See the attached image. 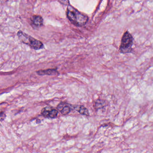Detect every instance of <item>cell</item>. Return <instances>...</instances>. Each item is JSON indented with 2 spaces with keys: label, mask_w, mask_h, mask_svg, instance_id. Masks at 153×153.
<instances>
[{
  "label": "cell",
  "mask_w": 153,
  "mask_h": 153,
  "mask_svg": "<svg viewBox=\"0 0 153 153\" xmlns=\"http://www.w3.org/2000/svg\"><path fill=\"white\" fill-rule=\"evenodd\" d=\"M67 17L71 23L77 26H83L88 21V18L71 6L68 7Z\"/></svg>",
  "instance_id": "obj_1"
},
{
  "label": "cell",
  "mask_w": 153,
  "mask_h": 153,
  "mask_svg": "<svg viewBox=\"0 0 153 153\" xmlns=\"http://www.w3.org/2000/svg\"><path fill=\"white\" fill-rule=\"evenodd\" d=\"M17 35L19 39L23 43L29 45L31 48L34 50H39L43 49L44 47L42 42L33 38L22 31H19Z\"/></svg>",
  "instance_id": "obj_2"
},
{
  "label": "cell",
  "mask_w": 153,
  "mask_h": 153,
  "mask_svg": "<svg viewBox=\"0 0 153 153\" xmlns=\"http://www.w3.org/2000/svg\"><path fill=\"white\" fill-rule=\"evenodd\" d=\"M133 38L129 32L124 33L122 39L121 43L120 46V51L122 53L130 52L132 49Z\"/></svg>",
  "instance_id": "obj_3"
},
{
  "label": "cell",
  "mask_w": 153,
  "mask_h": 153,
  "mask_svg": "<svg viewBox=\"0 0 153 153\" xmlns=\"http://www.w3.org/2000/svg\"><path fill=\"white\" fill-rule=\"evenodd\" d=\"M57 108L58 110H59L61 113L63 115H67L71 111L70 106L67 103L64 102H61L57 106Z\"/></svg>",
  "instance_id": "obj_4"
},
{
  "label": "cell",
  "mask_w": 153,
  "mask_h": 153,
  "mask_svg": "<svg viewBox=\"0 0 153 153\" xmlns=\"http://www.w3.org/2000/svg\"><path fill=\"white\" fill-rule=\"evenodd\" d=\"M36 73L40 76L48 75V76H55L59 75V72L56 69H49L45 70H39Z\"/></svg>",
  "instance_id": "obj_5"
},
{
  "label": "cell",
  "mask_w": 153,
  "mask_h": 153,
  "mask_svg": "<svg viewBox=\"0 0 153 153\" xmlns=\"http://www.w3.org/2000/svg\"><path fill=\"white\" fill-rule=\"evenodd\" d=\"M71 105L74 110L78 112L80 114L83 115H86V116L89 115V112L88 109L83 105Z\"/></svg>",
  "instance_id": "obj_6"
},
{
  "label": "cell",
  "mask_w": 153,
  "mask_h": 153,
  "mask_svg": "<svg viewBox=\"0 0 153 153\" xmlns=\"http://www.w3.org/2000/svg\"><path fill=\"white\" fill-rule=\"evenodd\" d=\"M31 21L34 25L36 27L42 26L43 25V19L40 16H33L31 19Z\"/></svg>",
  "instance_id": "obj_7"
},
{
  "label": "cell",
  "mask_w": 153,
  "mask_h": 153,
  "mask_svg": "<svg viewBox=\"0 0 153 153\" xmlns=\"http://www.w3.org/2000/svg\"><path fill=\"white\" fill-rule=\"evenodd\" d=\"M106 105L105 100L102 99H97L95 102V109L97 110L102 109Z\"/></svg>",
  "instance_id": "obj_8"
},
{
  "label": "cell",
  "mask_w": 153,
  "mask_h": 153,
  "mask_svg": "<svg viewBox=\"0 0 153 153\" xmlns=\"http://www.w3.org/2000/svg\"><path fill=\"white\" fill-rule=\"evenodd\" d=\"M58 114H59V111L58 110L51 108L49 111L48 118H51V119L56 118L58 116Z\"/></svg>",
  "instance_id": "obj_9"
},
{
  "label": "cell",
  "mask_w": 153,
  "mask_h": 153,
  "mask_svg": "<svg viewBox=\"0 0 153 153\" xmlns=\"http://www.w3.org/2000/svg\"><path fill=\"white\" fill-rule=\"evenodd\" d=\"M6 115L4 113L0 112V120L2 121L5 120Z\"/></svg>",
  "instance_id": "obj_10"
},
{
  "label": "cell",
  "mask_w": 153,
  "mask_h": 153,
  "mask_svg": "<svg viewBox=\"0 0 153 153\" xmlns=\"http://www.w3.org/2000/svg\"><path fill=\"white\" fill-rule=\"evenodd\" d=\"M59 1L63 5H67L69 4L68 0H59Z\"/></svg>",
  "instance_id": "obj_11"
}]
</instances>
